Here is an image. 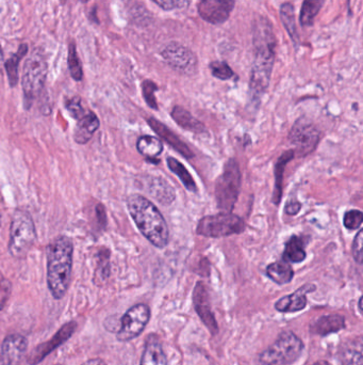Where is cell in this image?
Segmentation results:
<instances>
[{
    "mask_svg": "<svg viewBox=\"0 0 363 365\" xmlns=\"http://www.w3.org/2000/svg\"><path fill=\"white\" fill-rule=\"evenodd\" d=\"M254 59L250 74V90L254 99L262 97L269 85L275 61L276 39L271 23L259 18L254 25Z\"/></svg>",
    "mask_w": 363,
    "mask_h": 365,
    "instance_id": "1",
    "label": "cell"
},
{
    "mask_svg": "<svg viewBox=\"0 0 363 365\" xmlns=\"http://www.w3.org/2000/svg\"><path fill=\"white\" fill-rule=\"evenodd\" d=\"M127 208L144 237L154 247L164 249L170 241L168 223L154 203L139 193L127 198Z\"/></svg>",
    "mask_w": 363,
    "mask_h": 365,
    "instance_id": "2",
    "label": "cell"
},
{
    "mask_svg": "<svg viewBox=\"0 0 363 365\" xmlns=\"http://www.w3.org/2000/svg\"><path fill=\"white\" fill-rule=\"evenodd\" d=\"M73 253L74 245L66 237H58L48 246V289L55 299H62L68 293L72 278Z\"/></svg>",
    "mask_w": 363,
    "mask_h": 365,
    "instance_id": "3",
    "label": "cell"
},
{
    "mask_svg": "<svg viewBox=\"0 0 363 365\" xmlns=\"http://www.w3.org/2000/svg\"><path fill=\"white\" fill-rule=\"evenodd\" d=\"M37 241L35 222L32 217L24 210H16L12 217L10 241L8 245L10 254L16 258H23L28 254Z\"/></svg>",
    "mask_w": 363,
    "mask_h": 365,
    "instance_id": "4",
    "label": "cell"
},
{
    "mask_svg": "<svg viewBox=\"0 0 363 365\" xmlns=\"http://www.w3.org/2000/svg\"><path fill=\"white\" fill-rule=\"evenodd\" d=\"M302 340L291 331H283L276 341L259 354L262 365H289L295 362L304 352Z\"/></svg>",
    "mask_w": 363,
    "mask_h": 365,
    "instance_id": "5",
    "label": "cell"
},
{
    "mask_svg": "<svg viewBox=\"0 0 363 365\" xmlns=\"http://www.w3.org/2000/svg\"><path fill=\"white\" fill-rule=\"evenodd\" d=\"M242 174L235 160H229L216 183V204L225 213H230L237 203L241 189Z\"/></svg>",
    "mask_w": 363,
    "mask_h": 365,
    "instance_id": "6",
    "label": "cell"
},
{
    "mask_svg": "<svg viewBox=\"0 0 363 365\" xmlns=\"http://www.w3.org/2000/svg\"><path fill=\"white\" fill-rule=\"evenodd\" d=\"M48 66L41 52H33L26 60L23 74V91H24L25 107H31L33 101L42 92L47 77Z\"/></svg>",
    "mask_w": 363,
    "mask_h": 365,
    "instance_id": "7",
    "label": "cell"
},
{
    "mask_svg": "<svg viewBox=\"0 0 363 365\" xmlns=\"http://www.w3.org/2000/svg\"><path fill=\"white\" fill-rule=\"evenodd\" d=\"M245 227L243 219L231 213L224 212L200 219L196 227V233L200 237L220 239L241 234L245 230Z\"/></svg>",
    "mask_w": 363,
    "mask_h": 365,
    "instance_id": "8",
    "label": "cell"
},
{
    "mask_svg": "<svg viewBox=\"0 0 363 365\" xmlns=\"http://www.w3.org/2000/svg\"><path fill=\"white\" fill-rule=\"evenodd\" d=\"M149 319V306L144 304H135L121 319V327L116 333V339L124 343L133 341L142 335Z\"/></svg>",
    "mask_w": 363,
    "mask_h": 365,
    "instance_id": "9",
    "label": "cell"
},
{
    "mask_svg": "<svg viewBox=\"0 0 363 365\" xmlns=\"http://www.w3.org/2000/svg\"><path fill=\"white\" fill-rule=\"evenodd\" d=\"M289 139L298 155L304 157L312 153L318 147L321 141V133L310 121L300 118L292 126Z\"/></svg>",
    "mask_w": 363,
    "mask_h": 365,
    "instance_id": "10",
    "label": "cell"
},
{
    "mask_svg": "<svg viewBox=\"0 0 363 365\" xmlns=\"http://www.w3.org/2000/svg\"><path fill=\"white\" fill-rule=\"evenodd\" d=\"M162 57L171 68L185 75L195 74L197 58L191 49L178 43H171L162 51Z\"/></svg>",
    "mask_w": 363,
    "mask_h": 365,
    "instance_id": "11",
    "label": "cell"
},
{
    "mask_svg": "<svg viewBox=\"0 0 363 365\" xmlns=\"http://www.w3.org/2000/svg\"><path fill=\"white\" fill-rule=\"evenodd\" d=\"M77 327H78V324L76 322L64 324L51 339L48 340L45 343L39 344L37 347L33 348L32 352L27 358L28 364L37 365L42 362L50 352H53L54 350L63 345L68 339H70L76 331Z\"/></svg>",
    "mask_w": 363,
    "mask_h": 365,
    "instance_id": "12",
    "label": "cell"
},
{
    "mask_svg": "<svg viewBox=\"0 0 363 365\" xmlns=\"http://www.w3.org/2000/svg\"><path fill=\"white\" fill-rule=\"evenodd\" d=\"M235 8V0H198V12L210 24L226 22Z\"/></svg>",
    "mask_w": 363,
    "mask_h": 365,
    "instance_id": "13",
    "label": "cell"
},
{
    "mask_svg": "<svg viewBox=\"0 0 363 365\" xmlns=\"http://www.w3.org/2000/svg\"><path fill=\"white\" fill-rule=\"evenodd\" d=\"M193 304L202 322L208 330L211 333L212 335H216L219 333V325L214 317V312L211 310V304H210L209 293L207 289L206 285L202 282H198L195 285L193 292Z\"/></svg>",
    "mask_w": 363,
    "mask_h": 365,
    "instance_id": "14",
    "label": "cell"
},
{
    "mask_svg": "<svg viewBox=\"0 0 363 365\" xmlns=\"http://www.w3.org/2000/svg\"><path fill=\"white\" fill-rule=\"evenodd\" d=\"M28 349V340L22 335H10L1 345V365H18Z\"/></svg>",
    "mask_w": 363,
    "mask_h": 365,
    "instance_id": "15",
    "label": "cell"
},
{
    "mask_svg": "<svg viewBox=\"0 0 363 365\" xmlns=\"http://www.w3.org/2000/svg\"><path fill=\"white\" fill-rule=\"evenodd\" d=\"M147 123L150 128L154 131V133H157L160 138L164 139L168 145H171L175 151L178 152L183 157L187 158V160L194 157V152L190 149L189 145L183 143L178 136L173 133L164 123L154 118L148 119Z\"/></svg>",
    "mask_w": 363,
    "mask_h": 365,
    "instance_id": "16",
    "label": "cell"
},
{
    "mask_svg": "<svg viewBox=\"0 0 363 365\" xmlns=\"http://www.w3.org/2000/svg\"><path fill=\"white\" fill-rule=\"evenodd\" d=\"M316 287L314 285H304L300 287L297 291L294 292L291 295L285 296L281 298L275 304V309L279 312L294 313L302 311L307 306V294L316 291Z\"/></svg>",
    "mask_w": 363,
    "mask_h": 365,
    "instance_id": "17",
    "label": "cell"
},
{
    "mask_svg": "<svg viewBox=\"0 0 363 365\" xmlns=\"http://www.w3.org/2000/svg\"><path fill=\"white\" fill-rule=\"evenodd\" d=\"M140 365H168V357L157 335H150L146 340Z\"/></svg>",
    "mask_w": 363,
    "mask_h": 365,
    "instance_id": "18",
    "label": "cell"
},
{
    "mask_svg": "<svg viewBox=\"0 0 363 365\" xmlns=\"http://www.w3.org/2000/svg\"><path fill=\"white\" fill-rule=\"evenodd\" d=\"M343 365H363V337L348 340L339 352Z\"/></svg>",
    "mask_w": 363,
    "mask_h": 365,
    "instance_id": "19",
    "label": "cell"
},
{
    "mask_svg": "<svg viewBox=\"0 0 363 365\" xmlns=\"http://www.w3.org/2000/svg\"><path fill=\"white\" fill-rule=\"evenodd\" d=\"M99 126V119L97 116L94 112H87V114L77 123L74 133L75 141L79 145H85L91 140Z\"/></svg>",
    "mask_w": 363,
    "mask_h": 365,
    "instance_id": "20",
    "label": "cell"
},
{
    "mask_svg": "<svg viewBox=\"0 0 363 365\" xmlns=\"http://www.w3.org/2000/svg\"><path fill=\"white\" fill-rule=\"evenodd\" d=\"M148 183V193L164 205H170L174 202L176 195L174 189L161 177H150Z\"/></svg>",
    "mask_w": 363,
    "mask_h": 365,
    "instance_id": "21",
    "label": "cell"
},
{
    "mask_svg": "<svg viewBox=\"0 0 363 365\" xmlns=\"http://www.w3.org/2000/svg\"><path fill=\"white\" fill-rule=\"evenodd\" d=\"M345 328V318L341 315H325L314 322L310 326L311 333L314 335H324L336 333Z\"/></svg>",
    "mask_w": 363,
    "mask_h": 365,
    "instance_id": "22",
    "label": "cell"
},
{
    "mask_svg": "<svg viewBox=\"0 0 363 365\" xmlns=\"http://www.w3.org/2000/svg\"><path fill=\"white\" fill-rule=\"evenodd\" d=\"M173 120L183 127V129L192 131V133H202L206 131V127L202 124L200 121L197 119L194 118L191 114L185 108L180 107V106H176L173 108L172 112H171Z\"/></svg>",
    "mask_w": 363,
    "mask_h": 365,
    "instance_id": "23",
    "label": "cell"
},
{
    "mask_svg": "<svg viewBox=\"0 0 363 365\" xmlns=\"http://www.w3.org/2000/svg\"><path fill=\"white\" fill-rule=\"evenodd\" d=\"M266 275L278 285H288L294 277V271L287 261H278L266 267Z\"/></svg>",
    "mask_w": 363,
    "mask_h": 365,
    "instance_id": "24",
    "label": "cell"
},
{
    "mask_svg": "<svg viewBox=\"0 0 363 365\" xmlns=\"http://www.w3.org/2000/svg\"><path fill=\"white\" fill-rule=\"evenodd\" d=\"M137 149L142 156L154 162L164 152V145L159 139L152 136H142L137 139Z\"/></svg>",
    "mask_w": 363,
    "mask_h": 365,
    "instance_id": "25",
    "label": "cell"
},
{
    "mask_svg": "<svg viewBox=\"0 0 363 365\" xmlns=\"http://www.w3.org/2000/svg\"><path fill=\"white\" fill-rule=\"evenodd\" d=\"M294 158L293 150L285 152L281 157L277 160L275 164V189L273 193V203L275 205H279L283 197V172H285V166L288 162H291Z\"/></svg>",
    "mask_w": 363,
    "mask_h": 365,
    "instance_id": "26",
    "label": "cell"
},
{
    "mask_svg": "<svg viewBox=\"0 0 363 365\" xmlns=\"http://www.w3.org/2000/svg\"><path fill=\"white\" fill-rule=\"evenodd\" d=\"M307 254L304 251V241L302 237H293L285 244L283 260L290 263H300L304 261Z\"/></svg>",
    "mask_w": 363,
    "mask_h": 365,
    "instance_id": "27",
    "label": "cell"
},
{
    "mask_svg": "<svg viewBox=\"0 0 363 365\" xmlns=\"http://www.w3.org/2000/svg\"><path fill=\"white\" fill-rule=\"evenodd\" d=\"M166 162H168V169L172 172H174L177 177L180 179L185 189L191 191V193H197L198 189L197 186H196L195 181H194L192 175L190 174L189 171L185 169V167L179 160L174 157H168Z\"/></svg>",
    "mask_w": 363,
    "mask_h": 365,
    "instance_id": "28",
    "label": "cell"
},
{
    "mask_svg": "<svg viewBox=\"0 0 363 365\" xmlns=\"http://www.w3.org/2000/svg\"><path fill=\"white\" fill-rule=\"evenodd\" d=\"M281 18L283 27L293 41L294 45L298 47L300 37H298L297 29H296L295 12H294V7L291 4H283L281 6Z\"/></svg>",
    "mask_w": 363,
    "mask_h": 365,
    "instance_id": "29",
    "label": "cell"
},
{
    "mask_svg": "<svg viewBox=\"0 0 363 365\" xmlns=\"http://www.w3.org/2000/svg\"><path fill=\"white\" fill-rule=\"evenodd\" d=\"M324 3L325 0H304L300 9V24L304 27L312 26Z\"/></svg>",
    "mask_w": 363,
    "mask_h": 365,
    "instance_id": "30",
    "label": "cell"
},
{
    "mask_svg": "<svg viewBox=\"0 0 363 365\" xmlns=\"http://www.w3.org/2000/svg\"><path fill=\"white\" fill-rule=\"evenodd\" d=\"M27 49H28L27 45H20L18 53L14 54L10 59L6 61V70H7L8 78H9L10 85L12 88L18 85V64H20V60L24 58V56L26 55Z\"/></svg>",
    "mask_w": 363,
    "mask_h": 365,
    "instance_id": "31",
    "label": "cell"
},
{
    "mask_svg": "<svg viewBox=\"0 0 363 365\" xmlns=\"http://www.w3.org/2000/svg\"><path fill=\"white\" fill-rule=\"evenodd\" d=\"M68 68H70V75L75 80H82V66H81L74 43L70 44L68 47Z\"/></svg>",
    "mask_w": 363,
    "mask_h": 365,
    "instance_id": "32",
    "label": "cell"
},
{
    "mask_svg": "<svg viewBox=\"0 0 363 365\" xmlns=\"http://www.w3.org/2000/svg\"><path fill=\"white\" fill-rule=\"evenodd\" d=\"M157 90V85L152 83V81L145 80L142 83V91H143L144 100H145L146 104H147L152 109L154 110H158L157 100H156V95H154Z\"/></svg>",
    "mask_w": 363,
    "mask_h": 365,
    "instance_id": "33",
    "label": "cell"
},
{
    "mask_svg": "<svg viewBox=\"0 0 363 365\" xmlns=\"http://www.w3.org/2000/svg\"><path fill=\"white\" fill-rule=\"evenodd\" d=\"M212 75L221 80H228L235 76V73L226 62L216 61L210 64Z\"/></svg>",
    "mask_w": 363,
    "mask_h": 365,
    "instance_id": "34",
    "label": "cell"
},
{
    "mask_svg": "<svg viewBox=\"0 0 363 365\" xmlns=\"http://www.w3.org/2000/svg\"><path fill=\"white\" fill-rule=\"evenodd\" d=\"M343 223L347 230H356L363 223V212L358 210H348L344 215Z\"/></svg>",
    "mask_w": 363,
    "mask_h": 365,
    "instance_id": "35",
    "label": "cell"
},
{
    "mask_svg": "<svg viewBox=\"0 0 363 365\" xmlns=\"http://www.w3.org/2000/svg\"><path fill=\"white\" fill-rule=\"evenodd\" d=\"M66 108H68L70 116L78 121L81 120V119L87 114V112H85V108H83L82 104H81V100L77 97L68 102V104H66Z\"/></svg>",
    "mask_w": 363,
    "mask_h": 365,
    "instance_id": "36",
    "label": "cell"
},
{
    "mask_svg": "<svg viewBox=\"0 0 363 365\" xmlns=\"http://www.w3.org/2000/svg\"><path fill=\"white\" fill-rule=\"evenodd\" d=\"M352 250L355 261L358 264H363V227L355 237Z\"/></svg>",
    "mask_w": 363,
    "mask_h": 365,
    "instance_id": "37",
    "label": "cell"
},
{
    "mask_svg": "<svg viewBox=\"0 0 363 365\" xmlns=\"http://www.w3.org/2000/svg\"><path fill=\"white\" fill-rule=\"evenodd\" d=\"M164 10L183 9L190 5V0H152Z\"/></svg>",
    "mask_w": 363,
    "mask_h": 365,
    "instance_id": "38",
    "label": "cell"
},
{
    "mask_svg": "<svg viewBox=\"0 0 363 365\" xmlns=\"http://www.w3.org/2000/svg\"><path fill=\"white\" fill-rule=\"evenodd\" d=\"M98 278L101 281H106L110 276V263H109V254L106 258H100L99 265H98L97 270Z\"/></svg>",
    "mask_w": 363,
    "mask_h": 365,
    "instance_id": "39",
    "label": "cell"
},
{
    "mask_svg": "<svg viewBox=\"0 0 363 365\" xmlns=\"http://www.w3.org/2000/svg\"><path fill=\"white\" fill-rule=\"evenodd\" d=\"M11 289V282L6 280V279H3V282H1V306H3V308L5 306L6 301H7L8 298L10 297Z\"/></svg>",
    "mask_w": 363,
    "mask_h": 365,
    "instance_id": "40",
    "label": "cell"
},
{
    "mask_svg": "<svg viewBox=\"0 0 363 365\" xmlns=\"http://www.w3.org/2000/svg\"><path fill=\"white\" fill-rule=\"evenodd\" d=\"M302 210V204L298 201H295V200H292V201H289L285 205V213L289 216H295L298 213Z\"/></svg>",
    "mask_w": 363,
    "mask_h": 365,
    "instance_id": "41",
    "label": "cell"
},
{
    "mask_svg": "<svg viewBox=\"0 0 363 365\" xmlns=\"http://www.w3.org/2000/svg\"><path fill=\"white\" fill-rule=\"evenodd\" d=\"M81 365H107V363L102 360V359L95 358L85 361V362L82 363Z\"/></svg>",
    "mask_w": 363,
    "mask_h": 365,
    "instance_id": "42",
    "label": "cell"
},
{
    "mask_svg": "<svg viewBox=\"0 0 363 365\" xmlns=\"http://www.w3.org/2000/svg\"><path fill=\"white\" fill-rule=\"evenodd\" d=\"M314 365H331V363L327 362V361H318V362L314 363Z\"/></svg>",
    "mask_w": 363,
    "mask_h": 365,
    "instance_id": "43",
    "label": "cell"
},
{
    "mask_svg": "<svg viewBox=\"0 0 363 365\" xmlns=\"http://www.w3.org/2000/svg\"><path fill=\"white\" fill-rule=\"evenodd\" d=\"M359 308L363 311V296L360 298V300H359Z\"/></svg>",
    "mask_w": 363,
    "mask_h": 365,
    "instance_id": "44",
    "label": "cell"
},
{
    "mask_svg": "<svg viewBox=\"0 0 363 365\" xmlns=\"http://www.w3.org/2000/svg\"><path fill=\"white\" fill-rule=\"evenodd\" d=\"M81 1H82V3H87V1H89V0H81Z\"/></svg>",
    "mask_w": 363,
    "mask_h": 365,
    "instance_id": "45",
    "label": "cell"
}]
</instances>
